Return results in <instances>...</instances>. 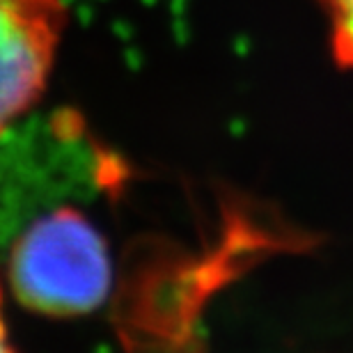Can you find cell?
Returning <instances> with one entry per match:
<instances>
[{
	"mask_svg": "<svg viewBox=\"0 0 353 353\" xmlns=\"http://www.w3.org/2000/svg\"><path fill=\"white\" fill-rule=\"evenodd\" d=\"M330 19L335 62L353 72V0H316Z\"/></svg>",
	"mask_w": 353,
	"mask_h": 353,
	"instance_id": "cell-3",
	"label": "cell"
},
{
	"mask_svg": "<svg viewBox=\"0 0 353 353\" xmlns=\"http://www.w3.org/2000/svg\"><path fill=\"white\" fill-rule=\"evenodd\" d=\"M67 23L65 0H0V136L44 94Z\"/></svg>",
	"mask_w": 353,
	"mask_h": 353,
	"instance_id": "cell-2",
	"label": "cell"
},
{
	"mask_svg": "<svg viewBox=\"0 0 353 353\" xmlns=\"http://www.w3.org/2000/svg\"><path fill=\"white\" fill-rule=\"evenodd\" d=\"M7 282L34 314L69 319L90 314L108 299L110 252L101 232L76 207L34 214L10 236Z\"/></svg>",
	"mask_w": 353,
	"mask_h": 353,
	"instance_id": "cell-1",
	"label": "cell"
},
{
	"mask_svg": "<svg viewBox=\"0 0 353 353\" xmlns=\"http://www.w3.org/2000/svg\"><path fill=\"white\" fill-rule=\"evenodd\" d=\"M14 347L10 344V330H7L5 316H3V285H0V353L12 351Z\"/></svg>",
	"mask_w": 353,
	"mask_h": 353,
	"instance_id": "cell-4",
	"label": "cell"
}]
</instances>
